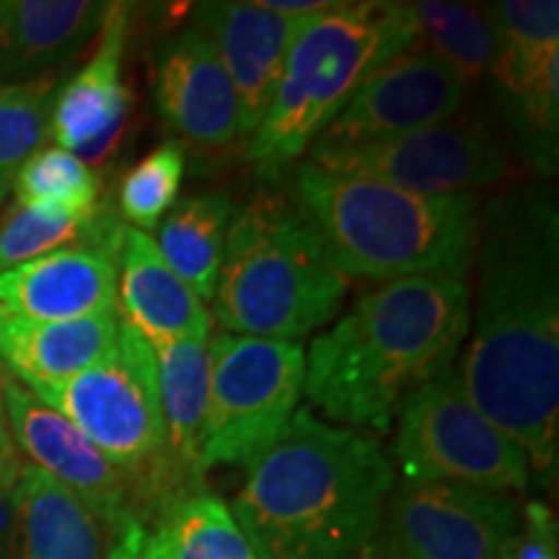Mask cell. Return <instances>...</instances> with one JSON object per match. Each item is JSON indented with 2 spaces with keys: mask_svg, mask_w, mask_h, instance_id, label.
<instances>
[{
  "mask_svg": "<svg viewBox=\"0 0 559 559\" xmlns=\"http://www.w3.org/2000/svg\"><path fill=\"white\" fill-rule=\"evenodd\" d=\"M469 340L456 376L489 423L549 477L559 453V213L549 185L481 207Z\"/></svg>",
  "mask_w": 559,
  "mask_h": 559,
  "instance_id": "1",
  "label": "cell"
},
{
  "mask_svg": "<svg viewBox=\"0 0 559 559\" xmlns=\"http://www.w3.org/2000/svg\"><path fill=\"white\" fill-rule=\"evenodd\" d=\"M469 313V277L376 283L311 340L306 400L342 428L389 432L412 389L456 366Z\"/></svg>",
  "mask_w": 559,
  "mask_h": 559,
  "instance_id": "2",
  "label": "cell"
},
{
  "mask_svg": "<svg viewBox=\"0 0 559 559\" xmlns=\"http://www.w3.org/2000/svg\"><path fill=\"white\" fill-rule=\"evenodd\" d=\"M394 485L379 440L298 407L283 436L247 466L230 513L254 559H358Z\"/></svg>",
  "mask_w": 559,
  "mask_h": 559,
  "instance_id": "3",
  "label": "cell"
},
{
  "mask_svg": "<svg viewBox=\"0 0 559 559\" xmlns=\"http://www.w3.org/2000/svg\"><path fill=\"white\" fill-rule=\"evenodd\" d=\"M293 202L347 280L469 277L474 270L481 228L477 194L425 198L304 160Z\"/></svg>",
  "mask_w": 559,
  "mask_h": 559,
  "instance_id": "4",
  "label": "cell"
},
{
  "mask_svg": "<svg viewBox=\"0 0 559 559\" xmlns=\"http://www.w3.org/2000/svg\"><path fill=\"white\" fill-rule=\"evenodd\" d=\"M347 290L293 198L262 192L236 210L213 296L223 332L304 340L337 319Z\"/></svg>",
  "mask_w": 559,
  "mask_h": 559,
  "instance_id": "5",
  "label": "cell"
},
{
  "mask_svg": "<svg viewBox=\"0 0 559 559\" xmlns=\"http://www.w3.org/2000/svg\"><path fill=\"white\" fill-rule=\"evenodd\" d=\"M412 3H345L306 19L293 39L275 99L247 158L264 177L283 174L309 153L376 70L417 47Z\"/></svg>",
  "mask_w": 559,
  "mask_h": 559,
  "instance_id": "6",
  "label": "cell"
},
{
  "mask_svg": "<svg viewBox=\"0 0 559 559\" xmlns=\"http://www.w3.org/2000/svg\"><path fill=\"white\" fill-rule=\"evenodd\" d=\"M32 394L70 419L104 456L135 479V506L202 489L174 464L153 347L124 321L107 358L58 386L32 389Z\"/></svg>",
  "mask_w": 559,
  "mask_h": 559,
  "instance_id": "7",
  "label": "cell"
},
{
  "mask_svg": "<svg viewBox=\"0 0 559 559\" xmlns=\"http://www.w3.org/2000/svg\"><path fill=\"white\" fill-rule=\"evenodd\" d=\"M389 459L404 481L526 492V453L489 423L461 389L456 366L440 370L404 396L396 409Z\"/></svg>",
  "mask_w": 559,
  "mask_h": 559,
  "instance_id": "8",
  "label": "cell"
},
{
  "mask_svg": "<svg viewBox=\"0 0 559 559\" xmlns=\"http://www.w3.org/2000/svg\"><path fill=\"white\" fill-rule=\"evenodd\" d=\"M298 342L221 332L210 340V394L200 464L247 466L283 436L304 394Z\"/></svg>",
  "mask_w": 559,
  "mask_h": 559,
  "instance_id": "9",
  "label": "cell"
},
{
  "mask_svg": "<svg viewBox=\"0 0 559 559\" xmlns=\"http://www.w3.org/2000/svg\"><path fill=\"white\" fill-rule=\"evenodd\" d=\"M492 60L510 140L534 171H557L559 145V3L502 0L489 5Z\"/></svg>",
  "mask_w": 559,
  "mask_h": 559,
  "instance_id": "10",
  "label": "cell"
},
{
  "mask_svg": "<svg viewBox=\"0 0 559 559\" xmlns=\"http://www.w3.org/2000/svg\"><path fill=\"white\" fill-rule=\"evenodd\" d=\"M519 521L510 495L396 481L358 559H502Z\"/></svg>",
  "mask_w": 559,
  "mask_h": 559,
  "instance_id": "11",
  "label": "cell"
},
{
  "mask_svg": "<svg viewBox=\"0 0 559 559\" xmlns=\"http://www.w3.org/2000/svg\"><path fill=\"white\" fill-rule=\"evenodd\" d=\"M317 169L383 181L396 190L443 198L474 194L508 174L506 143L479 122L453 120L383 143L337 151H309Z\"/></svg>",
  "mask_w": 559,
  "mask_h": 559,
  "instance_id": "12",
  "label": "cell"
},
{
  "mask_svg": "<svg viewBox=\"0 0 559 559\" xmlns=\"http://www.w3.org/2000/svg\"><path fill=\"white\" fill-rule=\"evenodd\" d=\"M466 96V81L443 60L425 47L409 50L376 70L309 151L383 143L449 122L464 107Z\"/></svg>",
  "mask_w": 559,
  "mask_h": 559,
  "instance_id": "13",
  "label": "cell"
},
{
  "mask_svg": "<svg viewBox=\"0 0 559 559\" xmlns=\"http://www.w3.org/2000/svg\"><path fill=\"white\" fill-rule=\"evenodd\" d=\"M5 417L13 445L32 466L66 487L111 534L135 508L138 485L128 472L104 456L70 419L41 404L29 389L5 381Z\"/></svg>",
  "mask_w": 559,
  "mask_h": 559,
  "instance_id": "14",
  "label": "cell"
},
{
  "mask_svg": "<svg viewBox=\"0 0 559 559\" xmlns=\"http://www.w3.org/2000/svg\"><path fill=\"white\" fill-rule=\"evenodd\" d=\"M153 96L160 120L202 148H223L239 138L241 111L234 83L198 26L169 34L156 47Z\"/></svg>",
  "mask_w": 559,
  "mask_h": 559,
  "instance_id": "15",
  "label": "cell"
},
{
  "mask_svg": "<svg viewBox=\"0 0 559 559\" xmlns=\"http://www.w3.org/2000/svg\"><path fill=\"white\" fill-rule=\"evenodd\" d=\"M311 19V16H309ZM192 21L213 41L239 99V138H251L267 117L288 50L306 19L254 3H198Z\"/></svg>",
  "mask_w": 559,
  "mask_h": 559,
  "instance_id": "16",
  "label": "cell"
},
{
  "mask_svg": "<svg viewBox=\"0 0 559 559\" xmlns=\"http://www.w3.org/2000/svg\"><path fill=\"white\" fill-rule=\"evenodd\" d=\"M104 542V559H254L230 508L205 487L140 502Z\"/></svg>",
  "mask_w": 559,
  "mask_h": 559,
  "instance_id": "17",
  "label": "cell"
},
{
  "mask_svg": "<svg viewBox=\"0 0 559 559\" xmlns=\"http://www.w3.org/2000/svg\"><path fill=\"white\" fill-rule=\"evenodd\" d=\"M128 19V5H109L94 58L55 96L50 135L62 151L73 153L88 166L107 158L128 117L130 96L122 83Z\"/></svg>",
  "mask_w": 559,
  "mask_h": 559,
  "instance_id": "18",
  "label": "cell"
},
{
  "mask_svg": "<svg viewBox=\"0 0 559 559\" xmlns=\"http://www.w3.org/2000/svg\"><path fill=\"white\" fill-rule=\"evenodd\" d=\"M0 309L32 321H70L117 309L115 257L66 247L0 275Z\"/></svg>",
  "mask_w": 559,
  "mask_h": 559,
  "instance_id": "19",
  "label": "cell"
},
{
  "mask_svg": "<svg viewBox=\"0 0 559 559\" xmlns=\"http://www.w3.org/2000/svg\"><path fill=\"white\" fill-rule=\"evenodd\" d=\"M117 298L120 317L148 345L210 334V311L187 288L143 230L124 226L117 247Z\"/></svg>",
  "mask_w": 559,
  "mask_h": 559,
  "instance_id": "20",
  "label": "cell"
},
{
  "mask_svg": "<svg viewBox=\"0 0 559 559\" xmlns=\"http://www.w3.org/2000/svg\"><path fill=\"white\" fill-rule=\"evenodd\" d=\"M120 311L70 321H32L0 309V366L26 386H58L107 358L120 334Z\"/></svg>",
  "mask_w": 559,
  "mask_h": 559,
  "instance_id": "21",
  "label": "cell"
},
{
  "mask_svg": "<svg viewBox=\"0 0 559 559\" xmlns=\"http://www.w3.org/2000/svg\"><path fill=\"white\" fill-rule=\"evenodd\" d=\"M111 3L0 0V81L39 79L75 58L99 34Z\"/></svg>",
  "mask_w": 559,
  "mask_h": 559,
  "instance_id": "22",
  "label": "cell"
},
{
  "mask_svg": "<svg viewBox=\"0 0 559 559\" xmlns=\"http://www.w3.org/2000/svg\"><path fill=\"white\" fill-rule=\"evenodd\" d=\"M11 559H104L99 521L32 464L19 474Z\"/></svg>",
  "mask_w": 559,
  "mask_h": 559,
  "instance_id": "23",
  "label": "cell"
},
{
  "mask_svg": "<svg viewBox=\"0 0 559 559\" xmlns=\"http://www.w3.org/2000/svg\"><path fill=\"white\" fill-rule=\"evenodd\" d=\"M151 347L171 459L187 477L202 485L200 440L210 394V334Z\"/></svg>",
  "mask_w": 559,
  "mask_h": 559,
  "instance_id": "24",
  "label": "cell"
},
{
  "mask_svg": "<svg viewBox=\"0 0 559 559\" xmlns=\"http://www.w3.org/2000/svg\"><path fill=\"white\" fill-rule=\"evenodd\" d=\"M234 213L226 192H198L179 200L158 223L160 257L202 304L215 296Z\"/></svg>",
  "mask_w": 559,
  "mask_h": 559,
  "instance_id": "25",
  "label": "cell"
},
{
  "mask_svg": "<svg viewBox=\"0 0 559 559\" xmlns=\"http://www.w3.org/2000/svg\"><path fill=\"white\" fill-rule=\"evenodd\" d=\"M122 228V223L104 213V207L94 215H70L16 205L0 226V275L50 251L66 249L70 241H83V247L102 249L117 260Z\"/></svg>",
  "mask_w": 559,
  "mask_h": 559,
  "instance_id": "26",
  "label": "cell"
},
{
  "mask_svg": "<svg viewBox=\"0 0 559 559\" xmlns=\"http://www.w3.org/2000/svg\"><path fill=\"white\" fill-rule=\"evenodd\" d=\"M415 5L417 39L428 41L425 50L443 60L466 86L481 81L492 60V16L489 5L423 0Z\"/></svg>",
  "mask_w": 559,
  "mask_h": 559,
  "instance_id": "27",
  "label": "cell"
},
{
  "mask_svg": "<svg viewBox=\"0 0 559 559\" xmlns=\"http://www.w3.org/2000/svg\"><path fill=\"white\" fill-rule=\"evenodd\" d=\"M19 205L94 215L102 210V179L79 156L62 148H41L13 177Z\"/></svg>",
  "mask_w": 559,
  "mask_h": 559,
  "instance_id": "28",
  "label": "cell"
},
{
  "mask_svg": "<svg viewBox=\"0 0 559 559\" xmlns=\"http://www.w3.org/2000/svg\"><path fill=\"white\" fill-rule=\"evenodd\" d=\"M55 96V75L0 83V179L13 181L21 166L45 148Z\"/></svg>",
  "mask_w": 559,
  "mask_h": 559,
  "instance_id": "29",
  "label": "cell"
},
{
  "mask_svg": "<svg viewBox=\"0 0 559 559\" xmlns=\"http://www.w3.org/2000/svg\"><path fill=\"white\" fill-rule=\"evenodd\" d=\"M185 166V145L179 140H166L143 160H138L124 174L120 194H117L122 218L132 228L143 230V234L151 228H158V223L169 215V210L179 198Z\"/></svg>",
  "mask_w": 559,
  "mask_h": 559,
  "instance_id": "30",
  "label": "cell"
},
{
  "mask_svg": "<svg viewBox=\"0 0 559 559\" xmlns=\"http://www.w3.org/2000/svg\"><path fill=\"white\" fill-rule=\"evenodd\" d=\"M502 559H559L557 519L544 502H528L521 510L515 534L502 549Z\"/></svg>",
  "mask_w": 559,
  "mask_h": 559,
  "instance_id": "31",
  "label": "cell"
},
{
  "mask_svg": "<svg viewBox=\"0 0 559 559\" xmlns=\"http://www.w3.org/2000/svg\"><path fill=\"white\" fill-rule=\"evenodd\" d=\"M16 481L0 485V559H11L13 528H16Z\"/></svg>",
  "mask_w": 559,
  "mask_h": 559,
  "instance_id": "32",
  "label": "cell"
},
{
  "mask_svg": "<svg viewBox=\"0 0 559 559\" xmlns=\"http://www.w3.org/2000/svg\"><path fill=\"white\" fill-rule=\"evenodd\" d=\"M21 466L24 464L19 461L11 432H0V485H3V481H16Z\"/></svg>",
  "mask_w": 559,
  "mask_h": 559,
  "instance_id": "33",
  "label": "cell"
},
{
  "mask_svg": "<svg viewBox=\"0 0 559 559\" xmlns=\"http://www.w3.org/2000/svg\"><path fill=\"white\" fill-rule=\"evenodd\" d=\"M5 381H9V376H5L3 366H0V432H11L9 430V417H5Z\"/></svg>",
  "mask_w": 559,
  "mask_h": 559,
  "instance_id": "34",
  "label": "cell"
},
{
  "mask_svg": "<svg viewBox=\"0 0 559 559\" xmlns=\"http://www.w3.org/2000/svg\"><path fill=\"white\" fill-rule=\"evenodd\" d=\"M11 185H13L11 179H0V205H3V200H5V194H9Z\"/></svg>",
  "mask_w": 559,
  "mask_h": 559,
  "instance_id": "35",
  "label": "cell"
}]
</instances>
